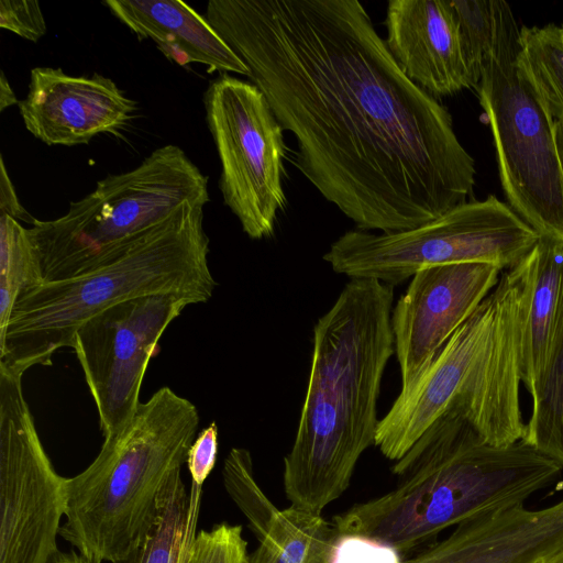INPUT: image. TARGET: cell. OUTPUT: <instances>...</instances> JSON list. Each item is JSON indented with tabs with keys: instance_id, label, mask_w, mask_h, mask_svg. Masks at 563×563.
<instances>
[{
	"instance_id": "obj_1",
	"label": "cell",
	"mask_w": 563,
	"mask_h": 563,
	"mask_svg": "<svg viewBox=\"0 0 563 563\" xmlns=\"http://www.w3.org/2000/svg\"><path fill=\"white\" fill-rule=\"evenodd\" d=\"M206 19L250 69L295 167L356 229H415L468 201L475 162L357 0H211Z\"/></svg>"
},
{
	"instance_id": "obj_2",
	"label": "cell",
	"mask_w": 563,
	"mask_h": 563,
	"mask_svg": "<svg viewBox=\"0 0 563 563\" xmlns=\"http://www.w3.org/2000/svg\"><path fill=\"white\" fill-rule=\"evenodd\" d=\"M393 288L352 278L314 324L307 391L284 459V489L292 507L321 515L375 444L382 379L395 353Z\"/></svg>"
},
{
	"instance_id": "obj_3",
	"label": "cell",
	"mask_w": 563,
	"mask_h": 563,
	"mask_svg": "<svg viewBox=\"0 0 563 563\" xmlns=\"http://www.w3.org/2000/svg\"><path fill=\"white\" fill-rule=\"evenodd\" d=\"M390 492L356 504L331 521L338 534H358L399 553L470 518L523 505L562 467L525 439L487 445L468 424L437 419L395 462Z\"/></svg>"
},
{
	"instance_id": "obj_4",
	"label": "cell",
	"mask_w": 563,
	"mask_h": 563,
	"mask_svg": "<svg viewBox=\"0 0 563 563\" xmlns=\"http://www.w3.org/2000/svg\"><path fill=\"white\" fill-rule=\"evenodd\" d=\"M529 274L527 255L501 275L416 385L397 396L375 435L385 457L398 461L440 417L466 422L487 445L523 439L521 329Z\"/></svg>"
},
{
	"instance_id": "obj_5",
	"label": "cell",
	"mask_w": 563,
	"mask_h": 563,
	"mask_svg": "<svg viewBox=\"0 0 563 563\" xmlns=\"http://www.w3.org/2000/svg\"><path fill=\"white\" fill-rule=\"evenodd\" d=\"M205 206L184 203L97 267L22 292L0 339V363L23 375L48 366L56 351L71 347L84 322L130 299L177 294L208 301L217 282L208 263Z\"/></svg>"
},
{
	"instance_id": "obj_6",
	"label": "cell",
	"mask_w": 563,
	"mask_h": 563,
	"mask_svg": "<svg viewBox=\"0 0 563 563\" xmlns=\"http://www.w3.org/2000/svg\"><path fill=\"white\" fill-rule=\"evenodd\" d=\"M199 421L197 407L168 386L141 402L86 470L65 477L59 536L101 563L126 559L153 523L164 484L186 463Z\"/></svg>"
},
{
	"instance_id": "obj_7",
	"label": "cell",
	"mask_w": 563,
	"mask_h": 563,
	"mask_svg": "<svg viewBox=\"0 0 563 563\" xmlns=\"http://www.w3.org/2000/svg\"><path fill=\"white\" fill-rule=\"evenodd\" d=\"M209 200L208 177L179 146H161L135 168L99 180L64 216L34 220L29 233L43 282L86 273L181 205Z\"/></svg>"
},
{
	"instance_id": "obj_8",
	"label": "cell",
	"mask_w": 563,
	"mask_h": 563,
	"mask_svg": "<svg viewBox=\"0 0 563 563\" xmlns=\"http://www.w3.org/2000/svg\"><path fill=\"white\" fill-rule=\"evenodd\" d=\"M494 32L476 85L510 208L540 235L563 240V175L554 118L517 64L520 27L506 1H493Z\"/></svg>"
},
{
	"instance_id": "obj_9",
	"label": "cell",
	"mask_w": 563,
	"mask_h": 563,
	"mask_svg": "<svg viewBox=\"0 0 563 563\" xmlns=\"http://www.w3.org/2000/svg\"><path fill=\"white\" fill-rule=\"evenodd\" d=\"M540 236L509 205L490 195L461 203L411 230H349L330 245L323 260L350 279H376L394 287L437 265L486 263L512 268Z\"/></svg>"
},
{
	"instance_id": "obj_10",
	"label": "cell",
	"mask_w": 563,
	"mask_h": 563,
	"mask_svg": "<svg viewBox=\"0 0 563 563\" xmlns=\"http://www.w3.org/2000/svg\"><path fill=\"white\" fill-rule=\"evenodd\" d=\"M203 106L220 159L224 205L250 239L271 236L287 203L284 129L261 89L229 74L209 84Z\"/></svg>"
},
{
	"instance_id": "obj_11",
	"label": "cell",
	"mask_w": 563,
	"mask_h": 563,
	"mask_svg": "<svg viewBox=\"0 0 563 563\" xmlns=\"http://www.w3.org/2000/svg\"><path fill=\"white\" fill-rule=\"evenodd\" d=\"M22 377L0 363V563H46L58 549L65 477L41 442Z\"/></svg>"
},
{
	"instance_id": "obj_12",
	"label": "cell",
	"mask_w": 563,
	"mask_h": 563,
	"mask_svg": "<svg viewBox=\"0 0 563 563\" xmlns=\"http://www.w3.org/2000/svg\"><path fill=\"white\" fill-rule=\"evenodd\" d=\"M191 297L158 294L112 306L84 322L71 349L80 363L97 407L104 439L121 433L134 417L150 361L159 340Z\"/></svg>"
},
{
	"instance_id": "obj_13",
	"label": "cell",
	"mask_w": 563,
	"mask_h": 563,
	"mask_svg": "<svg viewBox=\"0 0 563 563\" xmlns=\"http://www.w3.org/2000/svg\"><path fill=\"white\" fill-rule=\"evenodd\" d=\"M503 269L486 263L437 265L417 272L391 312V329L408 393L463 322L499 280Z\"/></svg>"
},
{
	"instance_id": "obj_14",
	"label": "cell",
	"mask_w": 563,
	"mask_h": 563,
	"mask_svg": "<svg viewBox=\"0 0 563 563\" xmlns=\"http://www.w3.org/2000/svg\"><path fill=\"white\" fill-rule=\"evenodd\" d=\"M25 129L47 145L87 144L122 129L136 109L117 84L100 74L70 76L60 68L31 69L19 104Z\"/></svg>"
},
{
	"instance_id": "obj_15",
	"label": "cell",
	"mask_w": 563,
	"mask_h": 563,
	"mask_svg": "<svg viewBox=\"0 0 563 563\" xmlns=\"http://www.w3.org/2000/svg\"><path fill=\"white\" fill-rule=\"evenodd\" d=\"M385 26L394 59L429 95L474 88L451 1L390 0Z\"/></svg>"
},
{
	"instance_id": "obj_16",
	"label": "cell",
	"mask_w": 563,
	"mask_h": 563,
	"mask_svg": "<svg viewBox=\"0 0 563 563\" xmlns=\"http://www.w3.org/2000/svg\"><path fill=\"white\" fill-rule=\"evenodd\" d=\"M563 549V499L540 510L523 505L470 518L402 563H545Z\"/></svg>"
},
{
	"instance_id": "obj_17",
	"label": "cell",
	"mask_w": 563,
	"mask_h": 563,
	"mask_svg": "<svg viewBox=\"0 0 563 563\" xmlns=\"http://www.w3.org/2000/svg\"><path fill=\"white\" fill-rule=\"evenodd\" d=\"M110 12L140 38H151L175 63L250 78L242 58L190 5L180 0H106Z\"/></svg>"
},
{
	"instance_id": "obj_18",
	"label": "cell",
	"mask_w": 563,
	"mask_h": 563,
	"mask_svg": "<svg viewBox=\"0 0 563 563\" xmlns=\"http://www.w3.org/2000/svg\"><path fill=\"white\" fill-rule=\"evenodd\" d=\"M530 274L521 329V383L530 394L545 365L563 286V240L541 235L528 254Z\"/></svg>"
},
{
	"instance_id": "obj_19",
	"label": "cell",
	"mask_w": 563,
	"mask_h": 563,
	"mask_svg": "<svg viewBox=\"0 0 563 563\" xmlns=\"http://www.w3.org/2000/svg\"><path fill=\"white\" fill-rule=\"evenodd\" d=\"M202 487L191 484L187 493L176 470L164 484L156 516L137 548L117 563H183L186 550L196 536Z\"/></svg>"
},
{
	"instance_id": "obj_20",
	"label": "cell",
	"mask_w": 563,
	"mask_h": 563,
	"mask_svg": "<svg viewBox=\"0 0 563 563\" xmlns=\"http://www.w3.org/2000/svg\"><path fill=\"white\" fill-rule=\"evenodd\" d=\"M336 531L321 515L277 510L249 563H329Z\"/></svg>"
},
{
	"instance_id": "obj_21",
	"label": "cell",
	"mask_w": 563,
	"mask_h": 563,
	"mask_svg": "<svg viewBox=\"0 0 563 563\" xmlns=\"http://www.w3.org/2000/svg\"><path fill=\"white\" fill-rule=\"evenodd\" d=\"M531 399L523 439L563 470V286L545 365Z\"/></svg>"
},
{
	"instance_id": "obj_22",
	"label": "cell",
	"mask_w": 563,
	"mask_h": 563,
	"mask_svg": "<svg viewBox=\"0 0 563 563\" xmlns=\"http://www.w3.org/2000/svg\"><path fill=\"white\" fill-rule=\"evenodd\" d=\"M517 64L554 120L563 119V42L560 26H521Z\"/></svg>"
},
{
	"instance_id": "obj_23",
	"label": "cell",
	"mask_w": 563,
	"mask_h": 563,
	"mask_svg": "<svg viewBox=\"0 0 563 563\" xmlns=\"http://www.w3.org/2000/svg\"><path fill=\"white\" fill-rule=\"evenodd\" d=\"M36 247L24 228L0 213V339L19 296L43 284Z\"/></svg>"
},
{
	"instance_id": "obj_24",
	"label": "cell",
	"mask_w": 563,
	"mask_h": 563,
	"mask_svg": "<svg viewBox=\"0 0 563 563\" xmlns=\"http://www.w3.org/2000/svg\"><path fill=\"white\" fill-rule=\"evenodd\" d=\"M224 486L234 503L249 520L250 529L257 539L266 532L278 510L257 485L249 450L233 448L223 465Z\"/></svg>"
},
{
	"instance_id": "obj_25",
	"label": "cell",
	"mask_w": 563,
	"mask_h": 563,
	"mask_svg": "<svg viewBox=\"0 0 563 563\" xmlns=\"http://www.w3.org/2000/svg\"><path fill=\"white\" fill-rule=\"evenodd\" d=\"M462 46L476 87L494 32L493 1L452 0Z\"/></svg>"
},
{
	"instance_id": "obj_26",
	"label": "cell",
	"mask_w": 563,
	"mask_h": 563,
	"mask_svg": "<svg viewBox=\"0 0 563 563\" xmlns=\"http://www.w3.org/2000/svg\"><path fill=\"white\" fill-rule=\"evenodd\" d=\"M183 563H249L242 527L221 522L199 531L188 544Z\"/></svg>"
},
{
	"instance_id": "obj_27",
	"label": "cell",
	"mask_w": 563,
	"mask_h": 563,
	"mask_svg": "<svg viewBox=\"0 0 563 563\" xmlns=\"http://www.w3.org/2000/svg\"><path fill=\"white\" fill-rule=\"evenodd\" d=\"M329 563H402V561L400 553L386 543L358 534H338Z\"/></svg>"
},
{
	"instance_id": "obj_28",
	"label": "cell",
	"mask_w": 563,
	"mask_h": 563,
	"mask_svg": "<svg viewBox=\"0 0 563 563\" xmlns=\"http://www.w3.org/2000/svg\"><path fill=\"white\" fill-rule=\"evenodd\" d=\"M0 27L35 43L47 30L40 3L34 0H1Z\"/></svg>"
},
{
	"instance_id": "obj_29",
	"label": "cell",
	"mask_w": 563,
	"mask_h": 563,
	"mask_svg": "<svg viewBox=\"0 0 563 563\" xmlns=\"http://www.w3.org/2000/svg\"><path fill=\"white\" fill-rule=\"evenodd\" d=\"M219 430L216 421L206 427L190 445L186 464L191 477V484L202 487L213 470L217 455Z\"/></svg>"
},
{
	"instance_id": "obj_30",
	"label": "cell",
	"mask_w": 563,
	"mask_h": 563,
	"mask_svg": "<svg viewBox=\"0 0 563 563\" xmlns=\"http://www.w3.org/2000/svg\"><path fill=\"white\" fill-rule=\"evenodd\" d=\"M0 213L8 214L19 222H27L31 225L35 220L21 205L2 155L0 157Z\"/></svg>"
},
{
	"instance_id": "obj_31",
	"label": "cell",
	"mask_w": 563,
	"mask_h": 563,
	"mask_svg": "<svg viewBox=\"0 0 563 563\" xmlns=\"http://www.w3.org/2000/svg\"><path fill=\"white\" fill-rule=\"evenodd\" d=\"M46 563H101V562L93 560L80 552H76L75 550L64 552V551H60L57 549L48 558Z\"/></svg>"
},
{
	"instance_id": "obj_32",
	"label": "cell",
	"mask_w": 563,
	"mask_h": 563,
	"mask_svg": "<svg viewBox=\"0 0 563 563\" xmlns=\"http://www.w3.org/2000/svg\"><path fill=\"white\" fill-rule=\"evenodd\" d=\"M20 100L16 99L15 93L12 90V87L7 79L4 73L1 70L0 75V111L2 112L4 109L10 108L12 106H18Z\"/></svg>"
},
{
	"instance_id": "obj_33",
	"label": "cell",
	"mask_w": 563,
	"mask_h": 563,
	"mask_svg": "<svg viewBox=\"0 0 563 563\" xmlns=\"http://www.w3.org/2000/svg\"><path fill=\"white\" fill-rule=\"evenodd\" d=\"M554 136L559 162L563 175V119L554 120Z\"/></svg>"
},
{
	"instance_id": "obj_34",
	"label": "cell",
	"mask_w": 563,
	"mask_h": 563,
	"mask_svg": "<svg viewBox=\"0 0 563 563\" xmlns=\"http://www.w3.org/2000/svg\"><path fill=\"white\" fill-rule=\"evenodd\" d=\"M545 563H563V549L549 559Z\"/></svg>"
},
{
	"instance_id": "obj_35",
	"label": "cell",
	"mask_w": 563,
	"mask_h": 563,
	"mask_svg": "<svg viewBox=\"0 0 563 563\" xmlns=\"http://www.w3.org/2000/svg\"><path fill=\"white\" fill-rule=\"evenodd\" d=\"M560 32H561V38H562V42H563V24L560 26Z\"/></svg>"
}]
</instances>
